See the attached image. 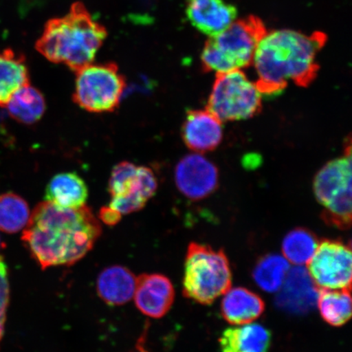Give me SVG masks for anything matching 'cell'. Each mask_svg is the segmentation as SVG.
Here are the masks:
<instances>
[{"mask_svg":"<svg viewBox=\"0 0 352 352\" xmlns=\"http://www.w3.org/2000/svg\"><path fill=\"white\" fill-rule=\"evenodd\" d=\"M100 235L99 219L86 205L66 209L45 201L34 208L21 240L44 270L81 261Z\"/></svg>","mask_w":352,"mask_h":352,"instance_id":"cell-1","label":"cell"},{"mask_svg":"<svg viewBox=\"0 0 352 352\" xmlns=\"http://www.w3.org/2000/svg\"><path fill=\"white\" fill-rule=\"evenodd\" d=\"M327 39L322 32H267L258 43L252 63L258 76L254 82L262 96L278 95L289 82L302 87L311 85L320 69L316 56Z\"/></svg>","mask_w":352,"mask_h":352,"instance_id":"cell-2","label":"cell"},{"mask_svg":"<svg viewBox=\"0 0 352 352\" xmlns=\"http://www.w3.org/2000/svg\"><path fill=\"white\" fill-rule=\"evenodd\" d=\"M107 34L104 26L92 19L85 4L76 2L67 14L47 22L35 48L51 63H63L77 72L94 63Z\"/></svg>","mask_w":352,"mask_h":352,"instance_id":"cell-3","label":"cell"},{"mask_svg":"<svg viewBox=\"0 0 352 352\" xmlns=\"http://www.w3.org/2000/svg\"><path fill=\"white\" fill-rule=\"evenodd\" d=\"M266 33L265 25L256 16L235 21L206 43L201 57L202 68L206 72L219 74L248 67Z\"/></svg>","mask_w":352,"mask_h":352,"instance_id":"cell-4","label":"cell"},{"mask_svg":"<svg viewBox=\"0 0 352 352\" xmlns=\"http://www.w3.org/2000/svg\"><path fill=\"white\" fill-rule=\"evenodd\" d=\"M231 286V266L223 250L192 242L184 263V297L202 305H210Z\"/></svg>","mask_w":352,"mask_h":352,"instance_id":"cell-5","label":"cell"},{"mask_svg":"<svg viewBox=\"0 0 352 352\" xmlns=\"http://www.w3.org/2000/svg\"><path fill=\"white\" fill-rule=\"evenodd\" d=\"M351 143L344 155L330 161L316 175L314 195L322 208L324 221L338 230H349L351 223Z\"/></svg>","mask_w":352,"mask_h":352,"instance_id":"cell-6","label":"cell"},{"mask_svg":"<svg viewBox=\"0 0 352 352\" xmlns=\"http://www.w3.org/2000/svg\"><path fill=\"white\" fill-rule=\"evenodd\" d=\"M219 120H249L262 109V94L241 69L217 74L206 107Z\"/></svg>","mask_w":352,"mask_h":352,"instance_id":"cell-7","label":"cell"},{"mask_svg":"<svg viewBox=\"0 0 352 352\" xmlns=\"http://www.w3.org/2000/svg\"><path fill=\"white\" fill-rule=\"evenodd\" d=\"M76 73L74 102L86 111L113 112L120 104L126 79L116 63L88 65Z\"/></svg>","mask_w":352,"mask_h":352,"instance_id":"cell-8","label":"cell"},{"mask_svg":"<svg viewBox=\"0 0 352 352\" xmlns=\"http://www.w3.org/2000/svg\"><path fill=\"white\" fill-rule=\"evenodd\" d=\"M351 245L341 240L324 239L308 263V272L320 289H351Z\"/></svg>","mask_w":352,"mask_h":352,"instance_id":"cell-9","label":"cell"},{"mask_svg":"<svg viewBox=\"0 0 352 352\" xmlns=\"http://www.w3.org/2000/svg\"><path fill=\"white\" fill-rule=\"evenodd\" d=\"M175 179L176 187L184 197L198 201L217 190L219 171L217 166L202 153H193L178 162Z\"/></svg>","mask_w":352,"mask_h":352,"instance_id":"cell-10","label":"cell"},{"mask_svg":"<svg viewBox=\"0 0 352 352\" xmlns=\"http://www.w3.org/2000/svg\"><path fill=\"white\" fill-rule=\"evenodd\" d=\"M279 290L276 305L287 314H307L318 305L320 289L309 272L302 267L289 271Z\"/></svg>","mask_w":352,"mask_h":352,"instance_id":"cell-11","label":"cell"},{"mask_svg":"<svg viewBox=\"0 0 352 352\" xmlns=\"http://www.w3.org/2000/svg\"><path fill=\"white\" fill-rule=\"evenodd\" d=\"M136 307L148 318H164L173 306L175 289L169 278L162 274H142L136 279Z\"/></svg>","mask_w":352,"mask_h":352,"instance_id":"cell-12","label":"cell"},{"mask_svg":"<svg viewBox=\"0 0 352 352\" xmlns=\"http://www.w3.org/2000/svg\"><path fill=\"white\" fill-rule=\"evenodd\" d=\"M223 122L208 109L190 110L182 127V138L186 146L195 153L214 151L223 140Z\"/></svg>","mask_w":352,"mask_h":352,"instance_id":"cell-13","label":"cell"},{"mask_svg":"<svg viewBox=\"0 0 352 352\" xmlns=\"http://www.w3.org/2000/svg\"><path fill=\"white\" fill-rule=\"evenodd\" d=\"M186 15L198 32L213 37L236 21L237 10L224 0H187Z\"/></svg>","mask_w":352,"mask_h":352,"instance_id":"cell-14","label":"cell"},{"mask_svg":"<svg viewBox=\"0 0 352 352\" xmlns=\"http://www.w3.org/2000/svg\"><path fill=\"white\" fill-rule=\"evenodd\" d=\"M265 303L257 294L244 287L230 288L224 294L221 314L228 323L242 325L252 323L261 318Z\"/></svg>","mask_w":352,"mask_h":352,"instance_id":"cell-15","label":"cell"},{"mask_svg":"<svg viewBox=\"0 0 352 352\" xmlns=\"http://www.w3.org/2000/svg\"><path fill=\"white\" fill-rule=\"evenodd\" d=\"M136 279L133 272L125 267L105 268L96 283L98 296L110 306L124 305L134 297Z\"/></svg>","mask_w":352,"mask_h":352,"instance_id":"cell-16","label":"cell"},{"mask_svg":"<svg viewBox=\"0 0 352 352\" xmlns=\"http://www.w3.org/2000/svg\"><path fill=\"white\" fill-rule=\"evenodd\" d=\"M222 352H267L272 343V333L258 324L228 328L219 338Z\"/></svg>","mask_w":352,"mask_h":352,"instance_id":"cell-17","label":"cell"},{"mask_svg":"<svg viewBox=\"0 0 352 352\" xmlns=\"http://www.w3.org/2000/svg\"><path fill=\"white\" fill-rule=\"evenodd\" d=\"M88 197L87 184L74 173L54 176L46 187L45 199L61 208L76 209L85 206Z\"/></svg>","mask_w":352,"mask_h":352,"instance_id":"cell-18","label":"cell"},{"mask_svg":"<svg viewBox=\"0 0 352 352\" xmlns=\"http://www.w3.org/2000/svg\"><path fill=\"white\" fill-rule=\"evenodd\" d=\"M29 85L25 56L11 48L0 50V107H6L16 91Z\"/></svg>","mask_w":352,"mask_h":352,"instance_id":"cell-19","label":"cell"},{"mask_svg":"<svg viewBox=\"0 0 352 352\" xmlns=\"http://www.w3.org/2000/svg\"><path fill=\"white\" fill-rule=\"evenodd\" d=\"M8 114L22 124H34L41 120L46 110L43 95L36 88L26 85L12 96L6 107Z\"/></svg>","mask_w":352,"mask_h":352,"instance_id":"cell-20","label":"cell"},{"mask_svg":"<svg viewBox=\"0 0 352 352\" xmlns=\"http://www.w3.org/2000/svg\"><path fill=\"white\" fill-rule=\"evenodd\" d=\"M109 191L111 197L130 196L145 202L151 198L143 182L140 167L130 162H122L113 167Z\"/></svg>","mask_w":352,"mask_h":352,"instance_id":"cell-21","label":"cell"},{"mask_svg":"<svg viewBox=\"0 0 352 352\" xmlns=\"http://www.w3.org/2000/svg\"><path fill=\"white\" fill-rule=\"evenodd\" d=\"M318 305L325 322L331 327H341L351 319V289H320Z\"/></svg>","mask_w":352,"mask_h":352,"instance_id":"cell-22","label":"cell"},{"mask_svg":"<svg viewBox=\"0 0 352 352\" xmlns=\"http://www.w3.org/2000/svg\"><path fill=\"white\" fill-rule=\"evenodd\" d=\"M289 271V263L281 255H264L255 264L253 278L259 288L267 293L279 292Z\"/></svg>","mask_w":352,"mask_h":352,"instance_id":"cell-23","label":"cell"},{"mask_svg":"<svg viewBox=\"0 0 352 352\" xmlns=\"http://www.w3.org/2000/svg\"><path fill=\"white\" fill-rule=\"evenodd\" d=\"M319 245L318 237L307 228H297L285 236L283 242L284 257L296 266L309 263Z\"/></svg>","mask_w":352,"mask_h":352,"instance_id":"cell-24","label":"cell"},{"mask_svg":"<svg viewBox=\"0 0 352 352\" xmlns=\"http://www.w3.org/2000/svg\"><path fill=\"white\" fill-rule=\"evenodd\" d=\"M30 208L23 198L8 192L0 195V230L16 233L28 226Z\"/></svg>","mask_w":352,"mask_h":352,"instance_id":"cell-25","label":"cell"},{"mask_svg":"<svg viewBox=\"0 0 352 352\" xmlns=\"http://www.w3.org/2000/svg\"><path fill=\"white\" fill-rule=\"evenodd\" d=\"M8 302H10V284L8 279V267L3 257L0 256V327L3 328Z\"/></svg>","mask_w":352,"mask_h":352,"instance_id":"cell-26","label":"cell"},{"mask_svg":"<svg viewBox=\"0 0 352 352\" xmlns=\"http://www.w3.org/2000/svg\"><path fill=\"white\" fill-rule=\"evenodd\" d=\"M121 218L122 214L118 211L110 208V206H104L100 210L99 219L107 226H116L120 221Z\"/></svg>","mask_w":352,"mask_h":352,"instance_id":"cell-27","label":"cell"},{"mask_svg":"<svg viewBox=\"0 0 352 352\" xmlns=\"http://www.w3.org/2000/svg\"><path fill=\"white\" fill-rule=\"evenodd\" d=\"M145 340H146V338H145L144 333L143 334L142 337L140 338V340L138 342V345H136L135 350L131 352H149L146 349V347H145Z\"/></svg>","mask_w":352,"mask_h":352,"instance_id":"cell-28","label":"cell"},{"mask_svg":"<svg viewBox=\"0 0 352 352\" xmlns=\"http://www.w3.org/2000/svg\"><path fill=\"white\" fill-rule=\"evenodd\" d=\"M4 248H6V245H4L1 239H0V249H3Z\"/></svg>","mask_w":352,"mask_h":352,"instance_id":"cell-29","label":"cell"}]
</instances>
